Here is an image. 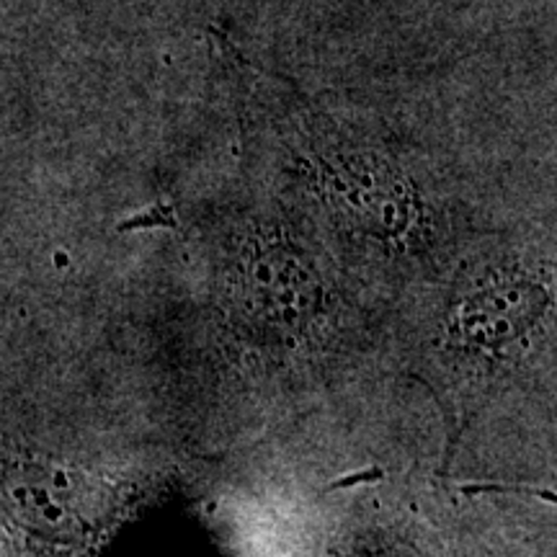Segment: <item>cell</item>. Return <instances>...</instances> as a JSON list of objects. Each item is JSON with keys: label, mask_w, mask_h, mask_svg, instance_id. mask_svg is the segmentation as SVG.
<instances>
[{"label": "cell", "mask_w": 557, "mask_h": 557, "mask_svg": "<svg viewBox=\"0 0 557 557\" xmlns=\"http://www.w3.org/2000/svg\"><path fill=\"white\" fill-rule=\"evenodd\" d=\"M385 480V470L382 468H364L357 472H348L344 478H336L333 483L323 487V493H333V491H346V487H357V485H374Z\"/></svg>", "instance_id": "3957f363"}, {"label": "cell", "mask_w": 557, "mask_h": 557, "mask_svg": "<svg viewBox=\"0 0 557 557\" xmlns=\"http://www.w3.org/2000/svg\"><path fill=\"white\" fill-rule=\"evenodd\" d=\"M143 227H169V230H176L178 222L171 214L169 207L148 209V212H145V214H137V218H129V220L120 222L122 233H127V230H143Z\"/></svg>", "instance_id": "7a4b0ae2"}, {"label": "cell", "mask_w": 557, "mask_h": 557, "mask_svg": "<svg viewBox=\"0 0 557 557\" xmlns=\"http://www.w3.org/2000/svg\"><path fill=\"white\" fill-rule=\"evenodd\" d=\"M459 491L465 496H491V493H519V496H537L542 500L555 504V493L547 487H534V485H506V483H465Z\"/></svg>", "instance_id": "6da1fadb"}]
</instances>
